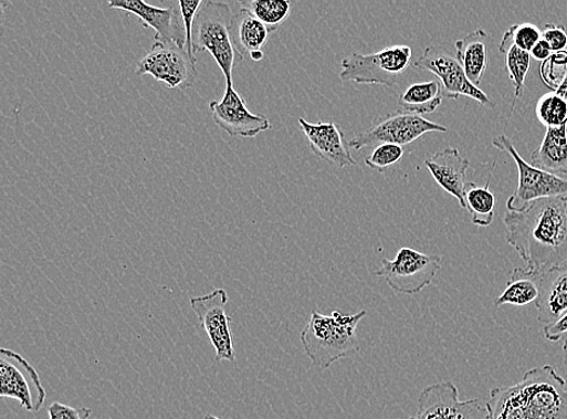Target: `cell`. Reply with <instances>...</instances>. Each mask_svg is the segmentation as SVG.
<instances>
[{"mask_svg": "<svg viewBox=\"0 0 567 419\" xmlns=\"http://www.w3.org/2000/svg\"><path fill=\"white\" fill-rule=\"evenodd\" d=\"M506 241L523 259L528 273L543 274L567 265V203L559 199L534 202L504 218Z\"/></svg>", "mask_w": 567, "mask_h": 419, "instance_id": "obj_1", "label": "cell"}, {"mask_svg": "<svg viewBox=\"0 0 567 419\" xmlns=\"http://www.w3.org/2000/svg\"><path fill=\"white\" fill-rule=\"evenodd\" d=\"M486 406L490 419H567V383L553 365L539 366L492 389Z\"/></svg>", "mask_w": 567, "mask_h": 419, "instance_id": "obj_2", "label": "cell"}, {"mask_svg": "<svg viewBox=\"0 0 567 419\" xmlns=\"http://www.w3.org/2000/svg\"><path fill=\"white\" fill-rule=\"evenodd\" d=\"M367 316V311L345 316L339 311L330 316L313 311L301 339L305 355L316 369L326 371L343 358L359 349L357 325Z\"/></svg>", "mask_w": 567, "mask_h": 419, "instance_id": "obj_3", "label": "cell"}, {"mask_svg": "<svg viewBox=\"0 0 567 419\" xmlns=\"http://www.w3.org/2000/svg\"><path fill=\"white\" fill-rule=\"evenodd\" d=\"M233 19V11L229 4L208 0L201 6L192 29V46L196 54L209 51L221 69L227 84H234L233 72L244 60L231 34Z\"/></svg>", "mask_w": 567, "mask_h": 419, "instance_id": "obj_4", "label": "cell"}, {"mask_svg": "<svg viewBox=\"0 0 567 419\" xmlns=\"http://www.w3.org/2000/svg\"><path fill=\"white\" fill-rule=\"evenodd\" d=\"M493 146L507 153L518 167L519 182L507 201L508 212H524L534 202L545 199H559L567 203V179L528 165L507 136L494 138Z\"/></svg>", "mask_w": 567, "mask_h": 419, "instance_id": "obj_5", "label": "cell"}, {"mask_svg": "<svg viewBox=\"0 0 567 419\" xmlns=\"http://www.w3.org/2000/svg\"><path fill=\"white\" fill-rule=\"evenodd\" d=\"M410 61L411 48L407 45L388 46L369 55L353 54L342 61L340 81L393 87Z\"/></svg>", "mask_w": 567, "mask_h": 419, "instance_id": "obj_6", "label": "cell"}, {"mask_svg": "<svg viewBox=\"0 0 567 419\" xmlns=\"http://www.w3.org/2000/svg\"><path fill=\"white\" fill-rule=\"evenodd\" d=\"M441 269V256L401 248L393 260L382 259L381 269L372 272V276L382 277L398 294L417 295L431 285Z\"/></svg>", "mask_w": 567, "mask_h": 419, "instance_id": "obj_7", "label": "cell"}, {"mask_svg": "<svg viewBox=\"0 0 567 419\" xmlns=\"http://www.w3.org/2000/svg\"><path fill=\"white\" fill-rule=\"evenodd\" d=\"M414 69L421 72L434 74L443 87V95L449 99L460 97L472 98L484 107H495V102L490 98L479 86L473 85L463 71L456 52L448 45L434 44L423 51V54L414 62Z\"/></svg>", "mask_w": 567, "mask_h": 419, "instance_id": "obj_8", "label": "cell"}, {"mask_svg": "<svg viewBox=\"0 0 567 419\" xmlns=\"http://www.w3.org/2000/svg\"><path fill=\"white\" fill-rule=\"evenodd\" d=\"M432 133L447 134L448 128L424 119L423 116L398 111L378 117L366 133L355 136L349 142V146L355 150L380 146V144H397L405 147Z\"/></svg>", "mask_w": 567, "mask_h": 419, "instance_id": "obj_9", "label": "cell"}, {"mask_svg": "<svg viewBox=\"0 0 567 419\" xmlns=\"http://www.w3.org/2000/svg\"><path fill=\"white\" fill-rule=\"evenodd\" d=\"M0 397L15 399L29 412H40L46 391L40 374L19 353L0 349Z\"/></svg>", "mask_w": 567, "mask_h": 419, "instance_id": "obj_10", "label": "cell"}, {"mask_svg": "<svg viewBox=\"0 0 567 419\" xmlns=\"http://www.w3.org/2000/svg\"><path fill=\"white\" fill-rule=\"evenodd\" d=\"M138 76L151 75L167 87L188 90L196 85L199 76L197 62L186 49L176 45L154 44L136 67Z\"/></svg>", "mask_w": 567, "mask_h": 419, "instance_id": "obj_11", "label": "cell"}, {"mask_svg": "<svg viewBox=\"0 0 567 419\" xmlns=\"http://www.w3.org/2000/svg\"><path fill=\"white\" fill-rule=\"evenodd\" d=\"M409 419H490V413L480 399L460 400L458 387L444 381L422 389Z\"/></svg>", "mask_w": 567, "mask_h": 419, "instance_id": "obj_12", "label": "cell"}, {"mask_svg": "<svg viewBox=\"0 0 567 419\" xmlns=\"http://www.w3.org/2000/svg\"><path fill=\"white\" fill-rule=\"evenodd\" d=\"M229 303L228 293L224 290H214L209 294L191 297L190 306L208 333L210 342L216 350L217 362H235V348L233 334H231V318L227 313Z\"/></svg>", "mask_w": 567, "mask_h": 419, "instance_id": "obj_13", "label": "cell"}, {"mask_svg": "<svg viewBox=\"0 0 567 419\" xmlns=\"http://www.w3.org/2000/svg\"><path fill=\"white\" fill-rule=\"evenodd\" d=\"M210 111L213 122L231 137L255 138L258 135L272 129L265 115H256L249 111L244 101L234 88L227 84L221 101H211Z\"/></svg>", "mask_w": 567, "mask_h": 419, "instance_id": "obj_14", "label": "cell"}, {"mask_svg": "<svg viewBox=\"0 0 567 419\" xmlns=\"http://www.w3.org/2000/svg\"><path fill=\"white\" fill-rule=\"evenodd\" d=\"M108 7L114 10L132 12L145 28L156 32L154 44L176 45L186 49L187 34L180 24V10L175 6L167 8L153 7L141 0H109Z\"/></svg>", "mask_w": 567, "mask_h": 419, "instance_id": "obj_15", "label": "cell"}, {"mask_svg": "<svg viewBox=\"0 0 567 419\" xmlns=\"http://www.w3.org/2000/svg\"><path fill=\"white\" fill-rule=\"evenodd\" d=\"M300 125L311 144L312 151L321 159L338 168L357 166L349 143L345 140L344 133L337 124H312L301 117Z\"/></svg>", "mask_w": 567, "mask_h": 419, "instance_id": "obj_16", "label": "cell"}, {"mask_svg": "<svg viewBox=\"0 0 567 419\" xmlns=\"http://www.w3.org/2000/svg\"><path fill=\"white\" fill-rule=\"evenodd\" d=\"M431 176L444 191L454 196L465 208L466 174L470 161L460 155L456 148H447L435 153L424 161Z\"/></svg>", "mask_w": 567, "mask_h": 419, "instance_id": "obj_17", "label": "cell"}, {"mask_svg": "<svg viewBox=\"0 0 567 419\" xmlns=\"http://www.w3.org/2000/svg\"><path fill=\"white\" fill-rule=\"evenodd\" d=\"M538 290L537 318L547 326L567 311V265L539 274Z\"/></svg>", "mask_w": 567, "mask_h": 419, "instance_id": "obj_18", "label": "cell"}, {"mask_svg": "<svg viewBox=\"0 0 567 419\" xmlns=\"http://www.w3.org/2000/svg\"><path fill=\"white\" fill-rule=\"evenodd\" d=\"M487 34L483 30H475L465 38L455 42L456 57L469 81L479 86L483 82L487 69Z\"/></svg>", "mask_w": 567, "mask_h": 419, "instance_id": "obj_19", "label": "cell"}, {"mask_svg": "<svg viewBox=\"0 0 567 419\" xmlns=\"http://www.w3.org/2000/svg\"><path fill=\"white\" fill-rule=\"evenodd\" d=\"M532 161L546 172L567 176V126L547 128L543 143L532 154Z\"/></svg>", "mask_w": 567, "mask_h": 419, "instance_id": "obj_20", "label": "cell"}, {"mask_svg": "<svg viewBox=\"0 0 567 419\" xmlns=\"http://www.w3.org/2000/svg\"><path fill=\"white\" fill-rule=\"evenodd\" d=\"M231 34L240 54L246 56L255 51H263L269 41L270 31L249 10L241 8L234 15Z\"/></svg>", "mask_w": 567, "mask_h": 419, "instance_id": "obj_21", "label": "cell"}, {"mask_svg": "<svg viewBox=\"0 0 567 419\" xmlns=\"http://www.w3.org/2000/svg\"><path fill=\"white\" fill-rule=\"evenodd\" d=\"M443 98L441 82L417 83L407 87L398 98V107L401 112L423 116L435 112Z\"/></svg>", "mask_w": 567, "mask_h": 419, "instance_id": "obj_22", "label": "cell"}, {"mask_svg": "<svg viewBox=\"0 0 567 419\" xmlns=\"http://www.w3.org/2000/svg\"><path fill=\"white\" fill-rule=\"evenodd\" d=\"M538 280L539 274L536 276L523 268H515L511 273L506 290L495 300V306H525L536 303L539 293Z\"/></svg>", "mask_w": 567, "mask_h": 419, "instance_id": "obj_23", "label": "cell"}, {"mask_svg": "<svg viewBox=\"0 0 567 419\" xmlns=\"http://www.w3.org/2000/svg\"><path fill=\"white\" fill-rule=\"evenodd\" d=\"M490 179L485 187H479L474 182H468L465 189V208L471 214L472 222L476 227L487 228L495 219L496 196L490 191Z\"/></svg>", "mask_w": 567, "mask_h": 419, "instance_id": "obj_24", "label": "cell"}, {"mask_svg": "<svg viewBox=\"0 0 567 419\" xmlns=\"http://www.w3.org/2000/svg\"><path fill=\"white\" fill-rule=\"evenodd\" d=\"M240 6L263 22L270 33L276 32L280 25L287 21L292 11V3L288 0H244Z\"/></svg>", "mask_w": 567, "mask_h": 419, "instance_id": "obj_25", "label": "cell"}, {"mask_svg": "<svg viewBox=\"0 0 567 419\" xmlns=\"http://www.w3.org/2000/svg\"><path fill=\"white\" fill-rule=\"evenodd\" d=\"M505 55L506 67L514 86V97L512 102V111H514L515 102L523 95L526 75L528 71H531L532 55L531 52H526L514 45L507 49Z\"/></svg>", "mask_w": 567, "mask_h": 419, "instance_id": "obj_26", "label": "cell"}, {"mask_svg": "<svg viewBox=\"0 0 567 419\" xmlns=\"http://www.w3.org/2000/svg\"><path fill=\"white\" fill-rule=\"evenodd\" d=\"M536 116L546 128L567 126V99L558 93H548L536 104Z\"/></svg>", "mask_w": 567, "mask_h": 419, "instance_id": "obj_27", "label": "cell"}, {"mask_svg": "<svg viewBox=\"0 0 567 419\" xmlns=\"http://www.w3.org/2000/svg\"><path fill=\"white\" fill-rule=\"evenodd\" d=\"M539 41H543V31L537 25L527 22L513 24L502 38L498 51L505 55L507 49L514 45L526 52H532Z\"/></svg>", "mask_w": 567, "mask_h": 419, "instance_id": "obj_28", "label": "cell"}, {"mask_svg": "<svg viewBox=\"0 0 567 419\" xmlns=\"http://www.w3.org/2000/svg\"><path fill=\"white\" fill-rule=\"evenodd\" d=\"M544 82L553 88V93H558L567 99V52H556L543 65Z\"/></svg>", "mask_w": 567, "mask_h": 419, "instance_id": "obj_29", "label": "cell"}, {"mask_svg": "<svg viewBox=\"0 0 567 419\" xmlns=\"http://www.w3.org/2000/svg\"><path fill=\"white\" fill-rule=\"evenodd\" d=\"M405 148L397 144H380L367 157L366 165L377 172H385L403 159Z\"/></svg>", "mask_w": 567, "mask_h": 419, "instance_id": "obj_30", "label": "cell"}, {"mask_svg": "<svg viewBox=\"0 0 567 419\" xmlns=\"http://www.w3.org/2000/svg\"><path fill=\"white\" fill-rule=\"evenodd\" d=\"M202 4L203 2H201V0H180V2H178L187 34L186 50L189 57L195 62H197V59L195 46H192V29H195L196 19Z\"/></svg>", "mask_w": 567, "mask_h": 419, "instance_id": "obj_31", "label": "cell"}, {"mask_svg": "<svg viewBox=\"0 0 567 419\" xmlns=\"http://www.w3.org/2000/svg\"><path fill=\"white\" fill-rule=\"evenodd\" d=\"M543 39L550 46L553 54L565 51L567 48V33L561 24L547 23L543 31Z\"/></svg>", "mask_w": 567, "mask_h": 419, "instance_id": "obj_32", "label": "cell"}, {"mask_svg": "<svg viewBox=\"0 0 567 419\" xmlns=\"http://www.w3.org/2000/svg\"><path fill=\"white\" fill-rule=\"evenodd\" d=\"M92 410L87 408L74 409L69 405L53 402L49 406V419H88Z\"/></svg>", "mask_w": 567, "mask_h": 419, "instance_id": "obj_33", "label": "cell"}, {"mask_svg": "<svg viewBox=\"0 0 567 419\" xmlns=\"http://www.w3.org/2000/svg\"><path fill=\"white\" fill-rule=\"evenodd\" d=\"M544 335L552 343H557L567 335V311L557 322L544 327Z\"/></svg>", "mask_w": 567, "mask_h": 419, "instance_id": "obj_34", "label": "cell"}, {"mask_svg": "<svg viewBox=\"0 0 567 419\" xmlns=\"http://www.w3.org/2000/svg\"><path fill=\"white\" fill-rule=\"evenodd\" d=\"M532 57H534L537 61H548L552 55L553 51L548 43H546L543 39V41H539L536 46L531 52Z\"/></svg>", "mask_w": 567, "mask_h": 419, "instance_id": "obj_35", "label": "cell"}, {"mask_svg": "<svg viewBox=\"0 0 567 419\" xmlns=\"http://www.w3.org/2000/svg\"><path fill=\"white\" fill-rule=\"evenodd\" d=\"M250 56H251V59L254 62H260V61H262L264 59V52L263 51H255Z\"/></svg>", "mask_w": 567, "mask_h": 419, "instance_id": "obj_36", "label": "cell"}, {"mask_svg": "<svg viewBox=\"0 0 567 419\" xmlns=\"http://www.w3.org/2000/svg\"><path fill=\"white\" fill-rule=\"evenodd\" d=\"M563 360H564V364L567 366V337L565 338V342L563 345Z\"/></svg>", "mask_w": 567, "mask_h": 419, "instance_id": "obj_37", "label": "cell"}, {"mask_svg": "<svg viewBox=\"0 0 567 419\" xmlns=\"http://www.w3.org/2000/svg\"><path fill=\"white\" fill-rule=\"evenodd\" d=\"M204 419H221V418H218V417H216L213 415H208V416L204 417Z\"/></svg>", "mask_w": 567, "mask_h": 419, "instance_id": "obj_38", "label": "cell"}]
</instances>
